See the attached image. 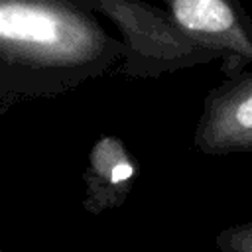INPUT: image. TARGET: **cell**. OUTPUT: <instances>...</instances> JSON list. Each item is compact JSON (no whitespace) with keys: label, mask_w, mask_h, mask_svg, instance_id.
Instances as JSON below:
<instances>
[{"label":"cell","mask_w":252,"mask_h":252,"mask_svg":"<svg viewBox=\"0 0 252 252\" xmlns=\"http://www.w3.org/2000/svg\"><path fill=\"white\" fill-rule=\"evenodd\" d=\"M124 43L73 0H0V100L69 93L122 65Z\"/></svg>","instance_id":"1"},{"label":"cell","mask_w":252,"mask_h":252,"mask_svg":"<svg viewBox=\"0 0 252 252\" xmlns=\"http://www.w3.org/2000/svg\"><path fill=\"white\" fill-rule=\"evenodd\" d=\"M91 14L104 16L118 30L124 43L120 71L136 79H154L195 65L217 55L193 41L165 8L144 0H75Z\"/></svg>","instance_id":"2"},{"label":"cell","mask_w":252,"mask_h":252,"mask_svg":"<svg viewBox=\"0 0 252 252\" xmlns=\"http://www.w3.org/2000/svg\"><path fill=\"white\" fill-rule=\"evenodd\" d=\"M177 26L222 61V73L252 65V20L238 0H161Z\"/></svg>","instance_id":"3"},{"label":"cell","mask_w":252,"mask_h":252,"mask_svg":"<svg viewBox=\"0 0 252 252\" xmlns=\"http://www.w3.org/2000/svg\"><path fill=\"white\" fill-rule=\"evenodd\" d=\"M193 142L207 156L252 152V71L248 67L224 75L207 93Z\"/></svg>","instance_id":"4"},{"label":"cell","mask_w":252,"mask_h":252,"mask_svg":"<svg viewBox=\"0 0 252 252\" xmlns=\"http://www.w3.org/2000/svg\"><path fill=\"white\" fill-rule=\"evenodd\" d=\"M134 163L126 146L114 138L104 136L94 142L85 169V209L89 213H102L124 203L134 179Z\"/></svg>","instance_id":"5"},{"label":"cell","mask_w":252,"mask_h":252,"mask_svg":"<svg viewBox=\"0 0 252 252\" xmlns=\"http://www.w3.org/2000/svg\"><path fill=\"white\" fill-rule=\"evenodd\" d=\"M215 246L219 252H252V220L222 228L215 238Z\"/></svg>","instance_id":"6"},{"label":"cell","mask_w":252,"mask_h":252,"mask_svg":"<svg viewBox=\"0 0 252 252\" xmlns=\"http://www.w3.org/2000/svg\"><path fill=\"white\" fill-rule=\"evenodd\" d=\"M248 2H250V4H252V0H248Z\"/></svg>","instance_id":"7"},{"label":"cell","mask_w":252,"mask_h":252,"mask_svg":"<svg viewBox=\"0 0 252 252\" xmlns=\"http://www.w3.org/2000/svg\"><path fill=\"white\" fill-rule=\"evenodd\" d=\"M73 2H75V0H73Z\"/></svg>","instance_id":"8"}]
</instances>
